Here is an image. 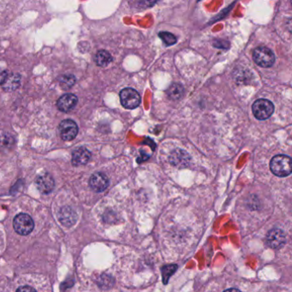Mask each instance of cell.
<instances>
[{"label": "cell", "mask_w": 292, "mask_h": 292, "mask_svg": "<svg viewBox=\"0 0 292 292\" xmlns=\"http://www.w3.org/2000/svg\"><path fill=\"white\" fill-rule=\"evenodd\" d=\"M270 169L275 176L285 177L292 173V160L285 154H279L272 158L270 162Z\"/></svg>", "instance_id": "6da1fadb"}, {"label": "cell", "mask_w": 292, "mask_h": 292, "mask_svg": "<svg viewBox=\"0 0 292 292\" xmlns=\"http://www.w3.org/2000/svg\"><path fill=\"white\" fill-rule=\"evenodd\" d=\"M252 111L257 119L265 120L272 116L274 112V106L270 100L260 99L253 104Z\"/></svg>", "instance_id": "7a4b0ae2"}, {"label": "cell", "mask_w": 292, "mask_h": 292, "mask_svg": "<svg viewBox=\"0 0 292 292\" xmlns=\"http://www.w3.org/2000/svg\"><path fill=\"white\" fill-rule=\"evenodd\" d=\"M253 59L263 68H269L275 62V56L272 51L265 47H257L253 53Z\"/></svg>", "instance_id": "3957f363"}, {"label": "cell", "mask_w": 292, "mask_h": 292, "mask_svg": "<svg viewBox=\"0 0 292 292\" xmlns=\"http://www.w3.org/2000/svg\"><path fill=\"white\" fill-rule=\"evenodd\" d=\"M13 226L14 229L18 234L26 236L33 232L34 223L29 214L20 213L15 217Z\"/></svg>", "instance_id": "277c9868"}, {"label": "cell", "mask_w": 292, "mask_h": 292, "mask_svg": "<svg viewBox=\"0 0 292 292\" xmlns=\"http://www.w3.org/2000/svg\"><path fill=\"white\" fill-rule=\"evenodd\" d=\"M119 95L121 104L126 109H135L141 104L139 93L131 88H127L122 90Z\"/></svg>", "instance_id": "5b68a950"}, {"label": "cell", "mask_w": 292, "mask_h": 292, "mask_svg": "<svg viewBox=\"0 0 292 292\" xmlns=\"http://www.w3.org/2000/svg\"><path fill=\"white\" fill-rule=\"evenodd\" d=\"M60 135L63 141H72L78 134V126L75 121L65 119L61 122L59 125Z\"/></svg>", "instance_id": "8992f818"}, {"label": "cell", "mask_w": 292, "mask_h": 292, "mask_svg": "<svg viewBox=\"0 0 292 292\" xmlns=\"http://www.w3.org/2000/svg\"><path fill=\"white\" fill-rule=\"evenodd\" d=\"M265 242L272 249H280L286 243V234L282 230H271L266 235Z\"/></svg>", "instance_id": "52a82bcc"}, {"label": "cell", "mask_w": 292, "mask_h": 292, "mask_svg": "<svg viewBox=\"0 0 292 292\" xmlns=\"http://www.w3.org/2000/svg\"><path fill=\"white\" fill-rule=\"evenodd\" d=\"M89 185L95 192H102L109 186V179L104 173H94L90 177Z\"/></svg>", "instance_id": "ba28073f"}, {"label": "cell", "mask_w": 292, "mask_h": 292, "mask_svg": "<svg viewBox=\"0 0 292 292\" xmlns=\"http://www.w3.org/2000/svg\"><path fill=\"white\" fill-rule=\"evenodd\" d=\"M77 102H78V99L75 94L65 93L58 99L57 102V106L61 112L68 113L77 106Z\"/></svg>", "instance_id": "9c48e42d"}, {"label": "cell", "mask_w": 292, "mask_h": 292, "mask_svg": "<svg viewBox=\"0 0 292 292\" xmlns=\"http://www.w3.org/2000/svg\"><path fill=\"white\" fill-rule=\"evenodd\" d=\"M35 183H36L37 189L43 194H49L52 192L55 186L53 176L48 173H45L43 175L38 176Z\"/></svg>", "instance_id": "30bf717a"}, {"label": "cell", "mask_w": 292, "mask_h": 292, "mask_svg": "<svg viewBox=\"0 0 292 292\" xmlns=\"http://www.w3.org/2000/svg\"><path fill=\"white\" fill-rule=\"evenodd\" d=\"M91 159V153L84 146L78 147L72 153V164L75 166H84Z\"/></svg>", "instance_id": "8fae6325"}, {"label": "cell", "mask_w": 292, "mask_h": 292, "mask_svg": "<svg viewBox=\"0 0 292 292\" xmlns=\"http://www.w3.org/2000/svg\"><path fill=\"white\" fill-rule=\"evenodd\" d=\"M190 157L183 150H174L170 157V161L174 166H184L189 163Z\"/></svg>", "instance_id": "7c38bea8"}, {"label": "cell", "mask_w": 292, "mask_h": 292, "mask_svg": "<svg viewBox=\"0 0 292 292\" xmlns=\"http://www.w3.org/2000/svg\"><path fill=\"white\" fill-rule=\"evenodd\" d=\"M21 84V76L19 74H12V75H9L5 82L3 83V90L4 91H8V92H11L14 90L17 89L18 87L20 86Z\"/></svg>", "instance_id": "4fadbf2b"}, {"label": "cell", "mask_w": 292, "mask_h": 292, "mask_svg": "<svg viewBox=\"0 0 292 292\" xmlns=\"http://www.w3.org/2000/svg\"><path fill=\"white\" fill-rule=\"evenodd\" d=\"M59 219L63 225L68 226H71V225H73L75 220H76V216L71 208L64 207L60 211Z\"/></svg>", "instance_id": "5bb4252c"}, {"label": "cell", "mask_w": 292, "mask_h": 292, "mask_svg": "<svg viewBox=\"0 0 292 292\" xmlns=\"http://www.w3.org/2000/svg\"><path fill=\"white\" fill-rule=\"evenodd\" d=\"M183 86L178 83H173V85L167 89V96L170 100H178L183 97Z\"/></svg>", "instance_id": "9a60e30c"}, {"label": "cell", "mask_w": 292, "mask_h": 292, "mask_svg": "<svg viewBox=\"0 0 292 292\" xmlns=\"http://www.w3.org/2000/svg\"><path fill=\"white\" fill-rule=\"evenodd\" d=\"M94 60L97 65L100 67H106L113 61V57L107 51L100 50L96 53Z\"/></svg>", "instance_id": "2e32d148"}, {"label": "cell", "mask_w": 292, "mask_h": 292, "mask_svg": "<svg viewBox=\"0 0 292 292\" xmlns=\"http://www.w3.org/2000/svg\"><path fill=\"white\" fill-rule=\"evenodd\" d=\"M177 269V265H164L161 267V274H162L163 283L164 285H167V283L169 281L170 277L173 276Z\"/></svg>", "instance_id": "e0dca14e"}, {"label": "cell", "mask_w": 292, "mask_h": 292, "mask_svg": "<svg viewBox=\"0 0 292 292\" xmlns=\"http://www.w3.org/2000/svg\"><path fill=\"white\" fill-rule=\"evenodd\" d=\"M76 82L77 78L73 75H64L60 79V87L64 90L70 89L75 85Z\"/></svg>", "instance_id": "ac0fdd59"}, {"label": "cell", "mask_w": 292, "mask_h": 292, "mask_svg": "<svg viewBox=\"0 0 292 292\" xmlns=\"http://www.w3.org/2000/svg\"><path fill=\"white\" fill-rule=\"evenodd\" d=\"M14 142H15L14 137L10 134L4 133L0 135V148H3V149L10 148V146H13Z\"/></svg>", "instance_id": "d6986e66"}, {"label": "cell", "mask_w": 292, "mask_h": 292, "mask_svg": "<svg viewBox=\"0 0 292 292\" xmlns=\"http://www.w3.org/2000/svg\"><path fill=\"white\" fill-rule=\"evenodd\" d=\"M159 36L166 46H173L176 43V37L169 32H160L159 33Z\"/></svg>", "instance_id": "ffe728a7"}, {"label": "cell", "mask_w": 292, "mask_h": 292, "mask_svg": "<svg viewBox=\"0 0 292 292\" xmlns=\"http://www.w3.org/2000/svg\"><path fill=\"white\" fill-rule=\"evenodd\" d=\"M8 76H9V73L7 72L6 70L0 71V85H3V83L5 82Z\"/></svg>", "instance_id": "44dd1931"}, {"label": "cell", "mask_w": 292, "mask_h": 292, "mask_svg": "<svg viewBox=\"0 0 292 292\" xmlns=\"http://www.w3.org/2000/svg\"><path fill=\"white\" fill-rule=\"evenodd\" d=\"M17 292H36L30 286H22L17 289Z\"/></svg>", "instance_id": "7402d4cb"}, {"label": "cell", "mask_w": 292, "mask_h": 292, "mask_svg": "<svg viewBox=\"0 0 292 292\" xmlns=\"http://www.w3.org/2000/svg\"><path fill=\"white\" fill-rule=\"evenodd\" d=\"M240 292V291H239V290L237 289H229V290H226V291H225V292Z\"/></svg>", "instance_id": "603a6c76"}]
</instances>
